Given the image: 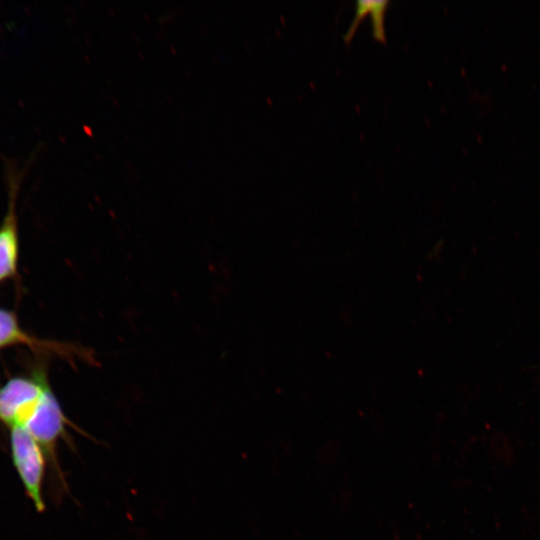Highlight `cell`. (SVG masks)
Masks as SVG:
<instances>
[{
    "label": "cell",
    "instance_id": "cell-1",
    "mask_svg": "<svg viewBox=\"0 0 540 540\" xmlns=\"http://www.w3.org/2000/svg\"><path fill=\"white\" fill-rule=\"evenodd\" d=\"M18 427L27 430L37 441L45 453L48 465L59 481L65 483L57 461V442L67 439V427H77L66 417L50 387L46 389L24 424Z\"/></svg>",
    "mask_w": 540,
    "mask_h": 540
},
{
    "label": "cell",
    "instance_id": "cell-2",
    "mask_svg": "<svg viewBox=\"0 0 540 540\" xmlns=\"http://www.w3.org/2000/svg\"><path fill=\"white\" fill-rule=\"evenodd\" d=\"M12 462L26 495L38 512L45 510L43 485L47 459L31 434L22 427L9 428Z\"/></svg>",
    "mask_w": 540,
    "mask_h": 540
},
{
    "label": "cell",
    "instance_id": "cell-3",
    "mask_svg": "<svg viewBox=\"0 0 540 540\" xmlns=\"http://www.w3.org/2000/svg\"><path fill=\"white\" fill-rule=\"evenodd\" d=\"M48 387L43 374L10 379L0 388V422L8 428L22 426Z\"/></svg>",
    "mask_w": 540,
    "mask_h": 540
},
{
    "label": "cell",
    "instance_id": "cell-4",
    "mask_svg": "<svg viewBox=\"0 0 540 540\" xmlns=\"http://www.w3.org/2000/svg\"><path fill=\"white\" fill-rule=\"evenodd\" d=\"M22 177V170L14 162L6 161L8 204L0 225V283L13 277L17 271L19 239L16 201Z\"/></svg>",
    "mask_w": 540,
    "mask_h": 540
},
{
    "label": "cell",
    "instance_id": "cell-5",
    "mask_svg": "<svg viewBox=\"0 0 540 540\" xmlns=\"http://www.w3.org/2000/svg\"><path fill=\"white\" fill-rule=\"evenodd\" d=\"M15 344H26L36 347H56L55 345L39 342L25 334L20 328L14 313L0 309V348Z\"/></svg>",
    "mask_w": 540,
    "mask_h": 540
},
{
    "label": "cell",
    "instance_id": "cell-6",
    "mask_svg": "<svg viewBox=\"0 0 540 540\" xmlns=\"http://www.w3.org/2000/svg\"><path fill=\"white\" fill-rule=\"evenodd\" d=\"M388 4V1H370L369 13L372 20V32L374 38L379 41H385L384 15Z\"/></svg>",
    "mask_w": 540,
    "mask_h": 540
}]
</instances>
